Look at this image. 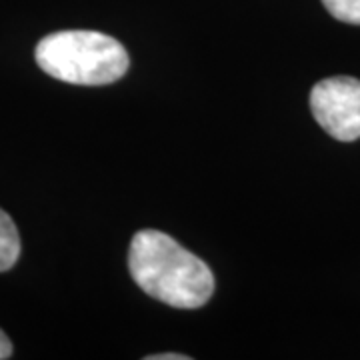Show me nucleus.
<instances>
[{"instance_id":"obj_3","label":"nucleus","mask_w":360,"mask_h":360,"mask_svg":"<svg viewBox=\"0 0 360 360\" xmlns=\"http://www.w3.org/2000/svg\"><path fill=\"white\" fill-rule=\"evenodd\" d=\"M314 120L333 139L354 142L360 139V80L333 77L316 82L310 90Z\"/></svg>"},{"instance_id":"obj_4","label":"nucleus","mask_w":360,"mask_h":360,"mask_svg":"<svg viewBox=\"0 0 360 360\" xmlns=\"http://www.w3.org/2000/svg\"><path fill=\"white\" fill-rule=\"evenodd\" d=\"M20 257V234L14 220L0 208V272H6Z\"/></svg>"},{"instance_id":"obj_7","label":"nucleus","mask_w":360,"mask_h":360,"mask_svg":"<svg viewBox=\"0 0 360 360\" xmlns=\"http://www.w3.org/2000/svg\"><path fill=\"white\" fill-rule=\"evenodd\" d=\"M188 354H176V352H168V354H153L146 356V360H188Z\"/></svg>"},{"instance_id":"obj_1","label":"nucleus","mask_w":360,"mask_h":360,"mask_svg":"<svg viewBox=\"0 0 360 360\" xmlns=\"http://www.w3.org/2000/svg\"><path fill=\"white\" fill-rule=\"evenodd\" d=\"M129 269L146 295L174 309H200L214 292V276L206 262L167 232H136L130 243Z\"/></svg>"},{"instance_id":"obj_5","label":"nucleus","mask_w":360,"mask_h":360,"mask_svg":"<svg viewBox=\"0 0 360 360\" xmlns=\"http://www.w3.org/2000/svg\"><path fill=\"white\" fill-rule=\"evenodd\" d=\"M322 4L336 20L360 26V0H322Z\"/></svg>"},{"instance_id":"obj_6","label":"nucleus","mask_w":360,"mask_h":360,"mask_svg":"<svg viewBox=\"0 0 360 360\" xmlns=\"http://www.w3.org/2000/svg\"><path fill=\"white\" fill-rule=\"evenodd\" d=\"M11 356H13V342L4 335V330H0V360L11 359Z\"/></svg>"},{"instance_id":"obj_2","label":"nucleus","mask_w":360,"mask_h":360,"mask_svg":"<svg viewBox=\"0 0 360 360\" xmlns=\"http://www.w3.org/2000/svg\"><path fill=\"white\" fill-rule=\"evenodd\" d=\"M37 65L49 77L68 84L103 86L127 75V49L112 37L94 30H60L40 40Z\"/></svg>"}]
</instances>
